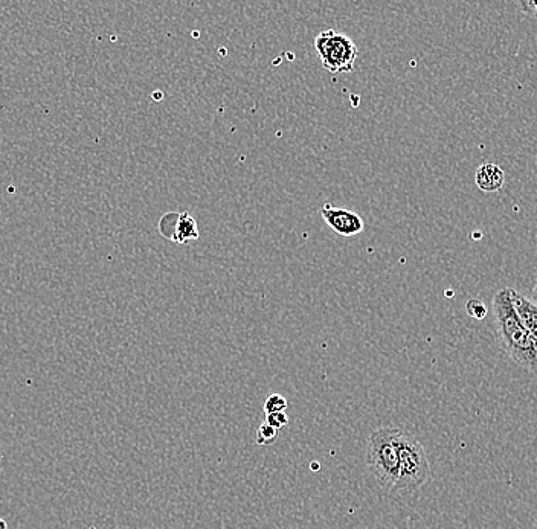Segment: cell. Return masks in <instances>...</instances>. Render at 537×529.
I'll return each instance as SVG.
<instances>
[{"label":"cell","mask_w":537,"mask_h":529,"mask_svg":"<svg viewBox=\"0 0 537 529\" xmlns=\"http://www.w3.org/2000/svg\"><path fill=\"white\" fill-rule=\"evenodd\" d=\"M493 321L499 342L510 359L521 368L537 372V344L530 336L521 319L516 315L510 299V289H502L493 296Z\"/></svg>","instance_id":"cell-1"},{"label":"cell","mask_w":537,"mask_h":529,"mask_svg":"<svg viewBox=\"0 0 537 529\" xmlns=\"http://www.w3.org/2000/svg\"><path fill=\"white\" fill-rule=\"evenodd\" d=\"M399 432L397 427H380L368 440V470L386 493H397L399 485Z\"/></svg>","instance_id":"cell-2"},{"label":"cell","mask_w":537,"mask_h":529,"mask_svg":"<svg viewBox=\"0 0 537 529\" xmlns=\"http://www.w3.org/2000/svg\"><path fill=\"white\" fill-rule=\"evenodd\" d=\"M399 485L397 493L412 494L425 487L431 478V464L425 447L411 433L400 429L399 438Z\"/></svg>","instance_id":"cell-3"},{"label":"cell","mask_w":537,"mask_h":529,"mask_svg":"<svg viewBox=\"0 0 537 529\" xmlns=\"http://www.w3.org/2000/svg\"><path fill=\"white\" fill-rule=\"evenodd\" d=\"M315 49L321 57L322 66L332 74H347L354 69L359 49L351 37L336 33L333 29L316 36Z\"/></svg>","instance_id":"cell-4"},{"label":"cell","mask_w":537,"mask_h":529,"mask_svg":"<svg viewBox=\"0 0 537 529\" xmlns=\"http://www.w3.org/2000/svg\"><path fill=\"white\" fill-rule=\"evenodd\" d=\"M161 234L176 244H185L188 241L199 240V225L190 212H171L164 215L159 223Z\"/></svg>","instance_id":"cell-5"},{"label":"cell","mask_w":537,"mask_h":529,"mask_svg":"<svg viewBox=\"0 0 537 529\" xmlns=\"http://www.w3.org/2000/svg\"><path fill=\"white\" fill-rule=\"evenodd\" d=\"M322 219L330 228L342 237H354L364 231L365 223L361 215L345 208H333L325 205L321 209Z\"/></svg>","instance_id":"cell-6"},{"label":"cell","mask_w":537,"mask_h":529,"mask_svg":"<svg viewBox=\"0 0 537 529\" xmlns=\"http://www.w3.org/2000/svg\"><path fill=\"white\" fill-rule=\"evenodd\" d=\"M510 299H512L513 308H515L516 315L521 319L522 325L525 330L533 337L534 342L537 344V304L531 301L527 296L521 295L516 290L510 289Z\"/></svg>","instance_id":"cell-7"},{"label":"cell","mask_w":537,"mask_h":529,"mask_svg":"<svg viewBox=\"0 0 537 529\" xmlns=\"http://www.w3.org/2000/svg\"><path fill=\"white\" fill-rule=\"evenodd\" d=\"M475 183L483 193H498L504 188L505 173L496 164H483L476 170Z\"/></svg>","instance_id":"cell-8"},{"label":"cell","mask_w":537,"mask_h":529,"mask_svg":"<svg viewBox=\"0 0 537 529\" xmlns=\"http://www.w3.org/2000/svg\"><path fill=\"white\" fill-rule=\"evenodd\" d=\"M278 433L280 430L272 427L271 424L263 423L257 430V444L258 446H271L277 441Z\"/></svg>","instance_id":"cell-9"},{"label":"cell","mask_w":537,"mask_h":529,"mask_svg":"<svg viewBox=\"0 0 537 529\" xmlns=\"http://www.w3.org/2000/svg\"><path fill=\"white\" fill-rule=\"evenodd\" d=\"M466 311L467 315H469L470 318L476 319V321H483V319L486 318L487 313H489L486 304H484L481 299H470L466 304Z\"/></svg>","instance_id":"cell-10"},{"label":"cell","mask_w":537,"mask_h":529,"mask_svg":"<svg viewBox=\"0 0 537 529\" xmlns=\"http://www.w3.org/2000/svg\"><path fill=\"white\" fill-rule=\"evenodd\" d=\"M286 409L287 400L281 395H271L264 403V411H266L267 415L281 414V412H286Z\"/></svg>","instance_id":"cell-11"},{"label":"cell","mask_w":537,"mask_h":529,"mask_svg":"<svg viewBox=\"0 0 537 529\" xmlns=\"http://www.w3.org/2000/svg\"><path fill=\"white\" fill-rule=\"evenodd\" d=\"M266 423L271 424L272 427L280 430L289 423V420H287L286 412H281V414L267 415Z\"/></svg>","instance_id":"cell-12"},{"label":"cell","mask_w":537,"mask_h":529,"mask_svg":"<svg viewBox=\"0 0 537 529\" xmlns=\"http://www.w3.org/2000/svg\"><path fill=\"white\" fill-rule=\"evenodd\" d=\"M518 7L527 16L537 17V0H522L518 2Z\"/></svg>","instance_id":"cell-13"},{"label":"cell","mask_w":537,"mask_h":529,"mask_svg":"<svg viewBox=\"0 0 537 529\" xmlns=\"http://www.w3.org/2000/svg\"><path fill=\"white\" fill-rule=\"evenodd\" d=\"M531 301H534L537 304V284L533 287V290H531Z\"/></svg>","instance_id":"cell-14"}]
</instances>
